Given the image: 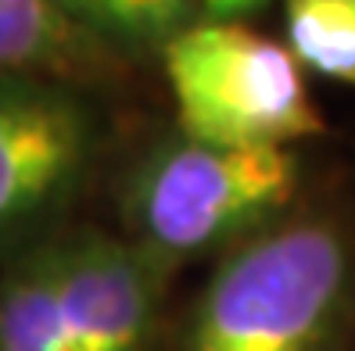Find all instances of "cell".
<instances>
[{
	"label": "cell",
	"mask_w": 355,
	"mask_h": 351,
	"mask_svg": "<svg viewBox=\"0 0 355 351\" xmlns=\"http://www.w3.org/2000/svg\"><path fill=\"white\" fill-rule=\"evenodd\" d=\"M352 255L338 226H266L226 251L198 294L183 351H341Z\"/></svg>",
	"instance_id": "obj_1"
},
{
	"label": "cell",
	"mask_w": 355,
	"mask_h": 351,
	"mask_svg": "<svg viewBox=\"0 0 355 351\" xmlns=\"http://www.w3.org/2000/svg\"><path fill=\"white\" fill-rule=\"evenodd\" d=\"M298 176L295 147H216L176 133L137 161L122 208L133 240L176 269L262 233L295 197Z\"/></svg>",
	"instance_id": "obj_2"
},
{
	"label": "cell",
	"mask_w": 355,
	"mask_h": 351,
	"mask_svg": "<svg viewBox=\"0 0 355 351\" xmlns=\"http://www.w3.org/2000/svg\"><path fill=\"white\" fill-rule=\"evenodd\" d=\"M180 133L216 147H295L327 129L287 44L226 18L187 22L158 47Z\"/></svg>",
	"instance_id": "obj_3"
},
{
	"label": "cell",
	"mask_w": 355,
	"mask_h": 351,
	"mask_svg": "<svg viewBox=\"0 0 355 351\" xmlns=\"http://www.w3.org/2000/svg\"><path fill=\"white\" fill-rule=\"evenodd\" d=\"M94 147L83 97L40 75L0 72V251L69 201Z\"/></svg>",
	"instance_id": "obj_4"
},
{
	"label": "cell",
	"mask_w": 355,
	"mask_h": 351,
	"mask_svg": "<svg viewBox=\"0 0 355 351\" xmlns=\"http://www.w3.org/2000/svg\"><path fill=\"white\" fill-rule=\"evenodd\" d=\"M40 247L72 351H158L169 262L101 230H76Z\"/></svg>",
	"instance_id": "obj_5"
},
{
	"label": "cell",
	"mask_w": 355,
	"mask_h": 351,
	"mask_svg": "<svg viewBox=\"0 0 355 351\" xmlns=\"http://www.w3.org/2000/svg\"><path fill=\"white\" fill-rule=\"evenodd\" d=\"M94 39L58 0H0V72H65L94 54Z\"/></svg>",
	"instance_id": "obj_6"
},
{
	"label": "cell",
	"mask_w": 355,
	"mask_h": 351,
	"mask_svg": "<svg viewBox=\"0 0 355 351\" xmlns=\"http://www.w3.org/2000/svg\"><path fill=\"white\" fill-rule=\"evenodd\" d=\"M284 36L309 75L355 87V0H284Z\"/></svg>",
	"instance_id": "obj_7"
},
{
	"label": "cell",
	"mask_w": 355,
	"mask_h": 351,
	"mask_svg": "<svg viewBox=\"0 0 355 351\" xmlns=\"http://www.w3.org/2000/svg\"><path fill=\"white\" fill-rule=\"evenodd\" d=\"M97 39L126 47H162L173 33L194 22L198 0H58Z\"/></svg>",
	"instance_id": "obj_8"
},
{
	"label": "cell",
	"mask_w": 355,
	"mask_h": 351,
	"mask_svg": "<svg viewBox=\"0 0 355 351\" xmlns=\"http://www.w3.org/2000/svg\"><path fill=\"white\" fill-rule=\"evenodd\" d=\"M205 18H226V22H241L244 15L259 11L262 4H269V0H198Z\"/></svg>",
	"instance_id": "obj_9"
}]
</instances>
